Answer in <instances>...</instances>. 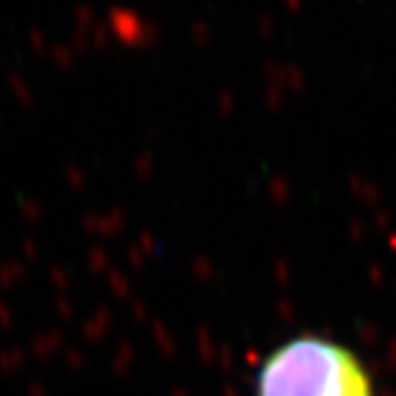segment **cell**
<instances>
[{
    "label": "cell",
    "mask_w": 396,
    "mask_h": 396,
    "mask_svg": "<svg viewBox=\"0 0 396 396\" xmlns=\"http://www.w3.org/2000/svg\"><path fill=\"white\" fill-rule=\"evenodd\" d=\"M255 396H375L358 356L339 341L304 335L277 346L255 377Z\"/></svg>",
    "instance_id": "1"
}]
</instances>
